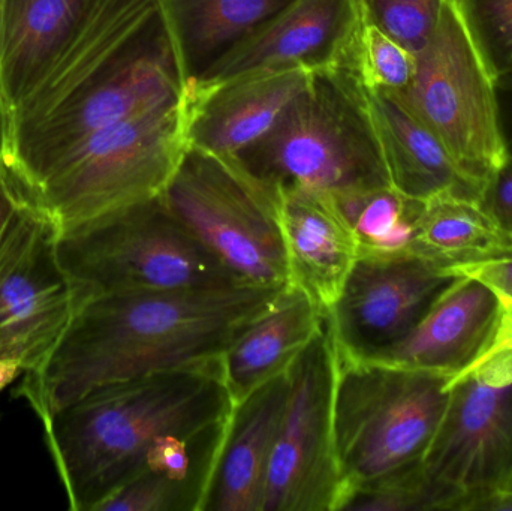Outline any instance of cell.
<instances>
[{"label": "cell", "mask_w": 512, "mask_h": 511, "mask_svg": "<svg viewBox=\"0 0 512 511\" xmlns=\"http://www.w3.org/2000/svg\"><path fill=\"white\" fill-rule=\"evenodd\" d=\"M186 149L183 96L96 132L20 195L69 230L162 195Z\"/></svg>", "instance_id": "8992f818"}, {"label": "cell", "mask_w": 512, "mask_h": 511, "mask_svg": "<svg viewBox=\"0 0 512 511\" xmlns=\"http://www.w3.org/2000/svg\"><path fill=\"white\" fill-rule=\"evenodd\" d=\"M363 92L391 186L399 194L415 201L441 195L480 201L483 189L460 170L442 141L399 95L366 86Z\"/></svg>", "instance_id": "d6986e66"}, {"label": "cell", "mask_w": 512, "mask_h": 511, "mask_svg": "<svg viewBox=\"0 0 512 511\" xmlns=\"http://www.w3.org/2000/svg\"><path fill=\"white\" fill-rule=\"evenodd\" d=\"M289 395V371L234 404L203 511H261Z\"/></svg>", "instance_id": "ffe728a7"}, {"label": "cell", "mask_w": 512, "mask_h": 511, "mask_svg": "<svg viewBox=\"0 0 512 511\" xmlns=\"http://www.w3.org/2000/svg\"><path fill=\"white\" fill-rule=\"evenodd\" d=\"M185 96L161 14L47 111L8 126L2 162L23 194L96 132Z\"/></svg>", "instance_id": "277c9868"}, {"label": "cell", "mask_w": 512, "mask_h": 511, "mask_svg": "<svg viewBox=\"0 0 512 511\" xmlns=\"http://www.w3.org/2000/svg\"><path fill=\"white\" fill-rule=\"evenodd\" d=\"M336 200L360 248L399 251L414 243L415 221L423 201L409 200L391 186L339 195Z\"/></svg>", "instance_id": "d4e9b609"}, {"label": "cell", "mask_w": 512, "mask_h": 511, "mask_svg": "<svg viewBox=\"0 0 512 511\" xmlns=\"http://www.w3.org/2000/svg\"><path fill=\"white\" fill-rule=\"evenodd\" d=\"M282 290L231 285L92 297L45 362L23 375L17 396L42 423L99 387L221 359Z\"/></svg>", "instance_id": "6da1fadb"}, {"label": "cell", "mask_w": 512, "mask_h": 511, "mask_svg": "<svg viewBox=\"0 0 512 511\" xmlns=\"http://www.w3.org/2000/svg\"><path fill=\"white\" fill-rule=\"evenodd\" d=\"M228 422L230 417L165 441L146 468L98 511H203Z\"/></svg>", "instance_id": "7402d4cb"}, {"label": "cell", "mask_w": 512, "mask_h": 511, "mask_svg": "<svg viewBox=\"0 0 512 511\" xmlns=\"http://www.w3.org/2000/svg\"><path fill=\"white\" fill-rule=\"evenodd\" d=\"M355 69L363 86L402 93L411 86L417 69L415 54L378 27L363 24Z\"/></svg>", "instance_id": "4316f807"}, {"label": "cell", "mask_w": 512, "mask_h": 511, "mask_svg": "<svg viewBox=\"0 0 512 511\" xmlns=\"http://www.w3.org/2000/svg\"><path fill=\"white\" fill-rule=\"evenodd\" d=\"M185 87L294 0H156Z\"/></svg>", "instance_id": "603a6c76"}, {"label": "cell", "mask_w": 512, "mask_h": 511, "mask_svg": "<svg viewBox=\"0 0 512 511\" xmlns=\"http://www.w3.org/2000/svg\"><path fill=\"white\" fill-rule=\"evenodd\" d=\"M414 248L448 267L512 251V236L499 230L478 201L441 195L421 203Z\"/></svg>", "instance_id": "cb8c5ba5"}, {"label": "cell", "mask_w": 512, "mask_h": 511, "mask_svg": "<svg viewBox=\"0 0 512 511\" xmlns=\"http://www.w3.org/2000/svg\"><path fill=\"white\" fill-rule=\"evenodd\" d=\"M342 510L433 511L438 507L420 464L396 476L354 489Z\"/></svg>", "instance_id": "f1b7e54d"}, {"label": "cell", "mask_w": 512, "mask_h": 511, "mask_svg": "<svg viewBox=\"0 0 512 511\" xmlns=\"http://www.w3.org/2000/svg\"><path fill=\"white\" fill-rule=\"evenodd\" d=\"M277 194L289 285L328 314L357 260V234L330 192L289 185Z\"/></svg>", "instance_id": "ac0fdd59"}, {"label": "cell", "mask_w": 512, "mask_h": 511, "mask_svg": "<svg viewBox=\"0 0 512 511\" xmlns=\"http://www.w3.org/2000/svg\"><path fill=\"white\" fill-rule=\"evenodd\" d=\"M478 203L499 230L512 236V155L487 180Z\"/></svg>", "instance_id": "f546056e"}, {"label": "cell", "mask_w": 512, "mask_h": 511, "mask_svg": "<svg viewBox=\"0 0 512 511\" xmlns=\"http://www.w3.org/2000/svg\"><path fill=\"white\" fill-rule=\"evenodd\" d=\"M162 200L240 281L289 287L277 189L236 158L188 147Z\"/></svg>", "instance_id": "ba28073f"}, {"label": "cell", "mask_w": 512, "mask_h": 511, "mask_svg": "<svg viewBox=\"0 0 512 511\" xmlns=\"http://www.w3.org/2000/svg\"><path fill=\"white\" fill-rule=\"evenodd\" d=\"M336 360L334 450L348 498L423 462L453 377L337 351Z\"/></svg>", "instance_id": "5b68a950"}, {"label": "cell", "mask_w": 512, "mask_h": 511, "mask_svg": "<svg viewBox=\"0 0 512 511\" xmlns=\"http://www.w3.org/2000/svg\"><path fill=\"white\" fill-rule=\"evenodd\" d=\"M448 269L456 275L478 279L498 296L512 300V251L472 263L456 264Z\"/></svg>", "instance_id": "4dcf8cb0"}, {"label": "cell", "mask_w": 512, "mask_h": 511, "mask_svg": "<svg viewBox=\"0 0 512 511\" xmlns=\"http://www.w3.org/2000/svg\"><path fill=\"white\" fill-rule=\"evenodd\" d=\"M411 86L396 93L442 141L460 170L484 189L508 156L496 80L454 0L438 29L415 54Z\"/></svg>", "instance_id": "30bf717a"}, {"label": "cell", "mask_w": 512, "mask_h": 511, "mask_svg": "<svg viewBox=\"0 0 512 511\" xmlns=\"http://www.w3.org/2000/svg\"><path fill=\"white\" fill-rule=\"evenodd\" d=\"M501 314V299L492 288L462 276L435 300L405 339L372 360L456 378L489 353Z\"/></svg>", "instance_id": "e0dca14e"}, {"label": "cell", "mask_w": 512, "mask_h": 511, "mask_svg": "<svg viewBox=\"0 0 512 511\" xmlns=\"http://www.w3.org/2000/svg\"><path fill=\"white\" fill-rule=\"evenodd\" d=\"M221 359L108 384L42 422L69 509L98 511L170 438L228 419Z\"/></svg>", "instance_id": "7a4b0ae2"}, {"label": "cell", "mask_w": 512, "mask_h": 511, "mask_svg": "<svg viewBox=\"0 0 512 511\" xmlns=\"http://www.w3.org/2000/svg\"><path fill=\"white\" fill-rule=\"evenodd\" d=\"M499 299H501L502 314L498 336H496L489 353L484 357L490 356V354L495 353V351L504 350V348H512V300L505 299V297L501 296H499Z\"/></svg>", "instance_id": "836d02e7"}, {"label": "cell", "mask_w": 512, "mask_h": 511, "mask_svg": "<svg viewBox=\"0 0 512 511\" xmlns=\"http://www.w3.org/2000/svg\"><path fill=\"white\" fill-rule=\"evenodd\" d=\"M499 119L508 155H512V72L496 80Z\"/></svg>", "instance_id": "d6a6232c"}, {"label": "cell", "mask_w": 512, "mask_h": 511, "mask_svg": "<svg viewBox=\"0 0 512 511\" xmlns=\"http://www.w3.org/2000/svg\"><path fill=\"white\" fill-rule=\"evenodd\" d=\"M493 78L512 72V0H454Z\"/></svg>", "instance_id": "83f0119b"}, {"label": "cell", "mask_w": 512, "mask_h": 511, "mask_svg": "<svg viewBox=\"0 0 512 511\" xmlns=\"http://www.w3.org/2000/svg\"><path fill=\"white\" fill-rule=\"evenodd\" d=\"M57 252L86 300L248 285L192 236L161 195L59 231Z\"/></svg>", "instance_id": "52a82bcc"}, {"label": "cell", "mask_w": 512, "mask_h": 511, "mask_svg": "<svg viewBox=\"0 0 512 511\" xmlns=\"http://www.w3.org/2000/svg\"><path fill=\"white\" fill-rule=\"evenodd\" d=\"M325 315L300 288H283L221 356L222 378L233 404L286 374L315 338Z\"/></svg>", "instance_id": "44dd1931"}, {"label": "cell", "mask_w": 512, "mask_h": 511, "mask_svg": "<svg viewBox=\"0 0 512 511\" xmlns=\"http://www.w3.org/2000/svg\"><path fill=\"white\" fill-rule=\"evenodd\" d=\"M6 134H8V114H6V108L3 105L2 96H0V161H2L3 150H5Z\"/></svg>", "instance_id": "8d00e7d4"}, {"label": "cell", "mask_w": 512, "mask_h": 511, "mask_svg": "<svg viewBox=\"0 0 512 511\" xmlns=\"http://www.w3.org/2000/svg\"><path fill=\"white\" fill-rule=\"evenodd\" d=\"M363 24L378 27L412 53L426 47L447 0H357Z\"/></svg>", "instance_id": "484cf974"}, {"label": "cell", "mask_w": 512, "mask_h": 511, "mask_svg": "<svg viewBox=\"0 0 512 511\" xmlns=\"http://www.w3.org/2000/svg\"><path fill=\"white\" fill-rule=\"evenodd\" d=\"M459 278L447 264L414 246L399 251L360 248L328 312L337 353L373 359L394 347Z\"/></svg>", "instance_id": "4fadbf2b"}, {"label": "cell", "mask_w": 512, "mask_h": 511, "mask_svg": "<svg viewBox=\"0 0 512 511\" xmlns=\"http://www.w3.org/2000/svg\"><path fill=\"white\" fill-rule=\"evenodd\" d=\"M236 159L274 189L300 185L339 197L391 186L355 60L312 72L273 129Z\"/></svg>", "instance_id": "3957f363"}, {"label": "cell", "mask_w": 512, "mask_h": 511, "mask_svg": "<svg viewBox=\"0 0 512 511\" xmlns=\"http://www.w3.org/2000/svg\"><path fill=\"white\" fill-rule=\"evenodd\" d=\"M336 347L328 314L289 369V395L261 511H340L346 486L334 450Z\"/></svg>", "instance_id": "8fae6325"}, {"label": "cell", "mask_w": 512, "mask_h": 511, "mask_svg": "<svg viewBox=\"0 0 512 511\" xmlns=\"http://www.w3.org/2000/svg\"><path fill=\"white\" fill-rule=\"evenodd\" d=\"M361 27L357 0H294L189 86H212L259 69L316 72L348 65L357 56Z\"/></svg>", "instance_id": "5bb4252c"}, {"label": "cell", "mask_w": 512, "mask_h": 511, "mask_svg": "<svg viewBox=\"0 0 512 511\" xmlns=\"http://www.w3.org/2000/svg\"><path fill=\"white\" fill-rule=\"evenodd\" d=\"M21 206H23V198L12 182L5 165L0 161V242L11 227Z\"/></svg>", "instance_id": "1f68e13d"}, {"label": "cell", "mask_w": 512, "mask_h": 511, "mask_svg": "<svg viewBox=\"0 0 512 511\" xmlns=\"http://www.w3.org/2000/svg\"><path fill=\"white\" fill-rule=\"evenodd\" d=\"M24 368L15 360H0V392L11 386L15 380L23 377Z\"/></svg>", "instance_id": "d590c367"}, {"label": "cell", "mask_w": 512, "mask_h": 511, "mask_svg": "<svg viewBox=\"0 0 512 511\" xmlns=\"http://www.w3.org/2000/svg\"><path fill=\"white\" fill-rule=\"evenodd\" d=\"M59 230L23 200L0 242V360L24 374L45 362L86 302L57 252Z\"/></svg>", "instance_id": "7c38bea8"}, {"label": "cell", "mask_w": 512, "mask_h": 511, "mask_svg": "<svg viewBox=\"0 0 512 511\" xmlns=\"http://www.w3.org/2000/svg\"><path fill=\"white\" fill-rule=\"evenodd\" d=\"M421 471L441 511H472L480 501L511 491L512 348L453 378Z\"/></svg>", "instance_id": "9c48e42d"}, {"label": "cell", "mask_w": 512, "mask_h": 511, "mask_svg": "<svg viewBox=\"0 0 512 511\" xmlns=\"http://www.w3.org/2000/svg\"><path fill=\"white\" fill-rule=\"evenodd\" d=\"M107 0H0V96L17 110L74 48Z\"/></svg>", "instance_id": "2e32d148"}, {"label": "cell", "mask_w": 512, "mask_h": 511, "mask_svg": "<svg viewBox=\"0 0 512 511\" xmlns=\"http://www.w3.org/2000/svg\"><path fill=\"white\" fill-rule=\"evenodd\" d=\"M472 511H512V489L480 501Z\"/></svg>", "instance_id": "e575fe53"}, {"label": "cell", "mask_w": 512, "mask_h": 511, "mask_svg": "<svg viewBox=\"0 0 512 511\" xmlns=\"http://www.w3.org/2000/svg\"><path fill=\"white\" fill-rule=\"evenodd\" d=\"M310 75L303 68L259 69L212 86L185 87L188 147L236 158L273 129Z\"/></svg>", "instance_id": "9a60e30c"}]
</instances>
